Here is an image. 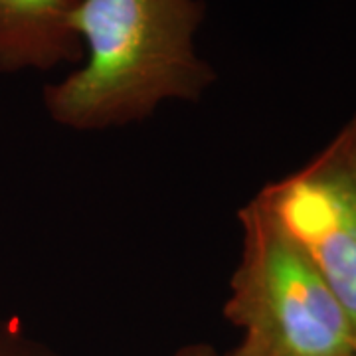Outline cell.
Masks as SVG:
<instances>
[{
  "mask_svg": "<svg viewBox=\"0 0 356 356\" xmlns=\"http://www.w3.org/2000/svg\"><path fill=\"white\" fill-rule=\"evenodd\" d=\"M76 0H0V72L51 70L83 58L72 28Z\"/></svg>",
  "mask_w": 356,
  "mask_h": 356,
  "instance_id": "obj_4",
  "label": "cell"
},
{
  "mask_svg": "<svg viewBox=\"0 0 356 356\" xmlns=\"http://www.w3.org/2000/svg\"><path fill=\"white\" fill-rule=\"evenodd\" d=\"M341 149V153L344 156V163L348 166L350 175H353V180H355L356 186V115L355 119L343 129V133L337 137L334 140Z\"/></svg>",
  "mask_w": 356,
  "mask_h": 356,
  "instance_id": "obj_6",
  "label": "cell"
},
{
  "mask_svg": "<svg viewBox=\"0 0 356 356\" xmlns=\"http://www.w3.org/2000/svg\"><path fill=\"white\" fill-rule=\"evenodd\" d=\"M344 356H356V355H355V353H350V355H344Z\"/></svg>",
  "mask_w": 356,
  "mask_h": 356,
  "instance_id": "obj_9",
  "label": "cell"
},
{
  "mask_svg": "<svg viewBox=\"0 0 356 356\" xmlns=\"http://www.w3.org/2000/svg\"><path fill=\"white\" fill-rule=\"evenodd\" d=\"M226 356H275L271 350H267L266 346H261L259 343H255L252 339L243 337V341L238 344L236 350H232Z\"/></svg>",
  "mask_w": 356,
  "mask_h": 356,
  "instance_id": "obj_7",
  "label": "cell"
},
{
  "mask_svg": "<svg viewBox=\"0 0 356 356\" xmlns=\"http://www.w3.org/2000/svg\"><path fill=\"white\" fill-rule=\"evenodd\" d=\"M202 18V0H76L86 62L44 89L50 117L93 131L145 119L166 99H200L216 79L194 46Z\"/></svg>",
  "mask_w": 356,
  "mask_h": 356,
  "instance_id": "obj_1",
  "label": "cell"
},
{
  "mask_svg": "<svg viewBox=\"0 0 356 356\" xmlns=\"http://www.w3.org/2000/svg\"><path fill=\"white\" fill-rule=\"evenodd\" d=\"M242 257L224 315L275 356L355 353L343 309L301 248L254 198L240 210Z\"/></svg>",
  "mask_w": 356,
  "mask_h": 356,
  "instance_id": "obj_2",
  "label": "cell"
},
{
  "mask_svg": "<svg viewBox=\"0 0 356 356\" xmlns=\"http://www.w3.org/2000/svg\"><path fill=\"white\" fill-rule=\"evenodd\" d=\"M170 356H226V355H220L216 348H214V346H210V344L196 343V344H186V346L178 348V350H175Z\"/></svg>",
  "mask_w": 356,
  "mask_h": 356,
  "instance_id": "obj_8",
  "label": "cell"
},
{
  "mask_svg": "<svg viewBox=\"0 0 356 356\" xmlns=\"http://www.w3.org/2000/svg\"><path fill=\"white\" fill-rule=\"evenodd\" d=\"M0 356H60L46 343L34 339L16 318L0 315Z\"/></svg>",
  "mask_w": 356,
  "mask_h": 356,
  "instance_id": "obj_5",
  "label": "cell"
},
{
  "mask_svg": "<svg viewBox=\"0 0 356 356\" xmlns=\"http://www.w3.org/2000/svg\"><path fill=\"white\" fill-rule=\"evenodd\" d=\"M343 309L356 355V186L337 143L255 196Z\"/></svg>",
  "mask_w": 356,
  "mask_h": 356,
  "instance_id": "obj_3",
  "label": "cell"
}]
</instances>
